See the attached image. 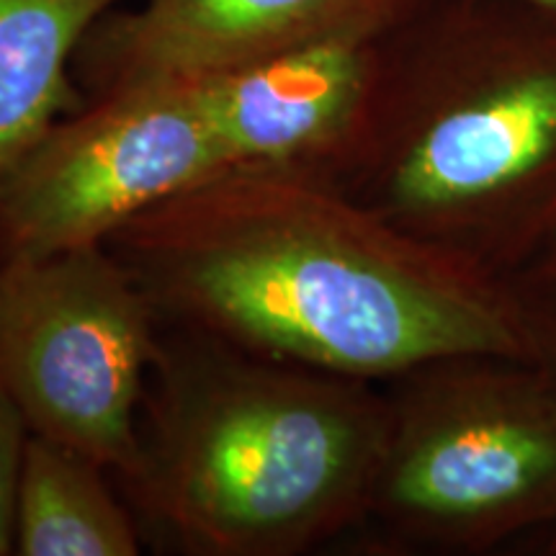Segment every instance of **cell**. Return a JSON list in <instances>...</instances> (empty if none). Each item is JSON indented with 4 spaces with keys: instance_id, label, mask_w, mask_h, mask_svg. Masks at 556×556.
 <instances>
[{
    "instance_id": "obj_7",
    "label": "cell",
    "mask_w": 556,
    "mask_h": 556,
    "mask_svg": "<svg viewBox=\"0 0 556 556\" xmlns=\"http://www.w3.org/2000/svg\"><path fill=\"white\" fill-rule=\"evenodd\" d=\"M554 142L556 73L546 70L430 111L387 157V201L417 217L448 212L533 168Z\"/></svg>"
},
{
    "instance_id": "obj_1",
    "label": "cell",
    "mask_w": 556,
    "mask_h": 556,
    "mask_svg": "<svg viewBox=\"0 0 556 556\" xmlns=\"http://www.w3.org/2000/svg\"><path fill=\"white\" fill-rule=\"evenodd\" d=\"M106 245L163 323L336 377L507 345L479 304L317 173L229 168L137 214Z\"/></svg>"
},
{
    "instance_id": "obj_10",
    "label": "cell",
    "mask_w": 556,
    "mask_h": 556,
    "mask_svg": "<svg viewBox=\"0 0 556 556\" xmlns=\"http://www.w3.org/2000/svg\"><path fill=\"white\" fill-rule=\"evenodd\" d=\"M106 467L80 451L29 435L13 518L18 556H137L139 526L106 479Z\"/></svg>"
},
{
    "instance_id": "obj_8",
    "label": "cell",
    "mask_w": 556,
    "mask_h": 556,
    "mask_svg": "<svg viewBox=\"0 0 556 556\" xmlns=\"http://www.w3.org/2000/svg\"><path fill=\"white\" fill-rule=\"evenodd\" d=\"M379 467L381 495L400 513L464 520L531 490L556 467V446L507 420L438 415L409 430Z\"/></svg>"
},
{
    "instance_id": "obj_9",
    "label": "cell",
    "mask_w": 556,
    "mask_h": 556,
    "mask_svg": "<svg viewBox=\"0 0 556 556\" xmlns=\"http://www.w3.org/2000/svg\"><path fill=\"white\" fill-rule=\"evenodd\" d=\"M124 0H0V186L34 144L86 106L70 65Z\"/></svg>"
},
{
    "instance_id": "obj_5",
    "label": "cell",
    "mask_w": 556,
    "mask_h": 556,
    "mask_svg": "<svg viewBox=\"0 0 556 556\" xmlns=\"http://www.w3.org/2000/svg\"><path fill=\"white\" fill-rule=\"evenodd\" d=\"M394 0H142L103 16L80 45L96 96L199 80L323 39H366Z\"/></svg>"
},
{
    "instance_id": "obj_11",
    "label": "cell",
    "mask_w": 556,
    "mask_h": 556,
    "mask_svg": "<svg viewBox=\"0 0 556 556\" xmlns=\"http://www.w3.org/2000/svg\"><path fill=\"white\" fill-rule=\"evenodd\" d=\"M31 430L9 389L0 384V556L13 554V518L24 448Z\"/></svg>"
},
{
    "instance_id": "obj_12",
    "label": "cell",
    "mask_w": 556,
    "mask_h": 556,
    "mask_svg": "<svg viewBox=\"0 0 556 556\" xmlns=\"http://www.w3.org/2000/svg\"><path fill=\"white\" fill-rule=\"evenodd\" d=\"M526 3H536V5H546V9H556V0H526Z\"/></svg>"
},
{
    "instance_id": "obj_4",
    "label": "cell",
    "mask_w": 556,
    "mask_h": 556,
    "mask_svg": "<svg viewBox=\"0 0 556 556\" xmlns=\"http://www.w3.org/2000/svg\"><path fill=\"white\" fill-rule=\"evenodd\" d=\"M229 168L191 80L96 96L0 186V263L106 245L137 214Z\"/></svg>"
},
{
    "instance_id": "obj_3",
    "label": "cell",
    "mask_w": 556,
    "mask_h": 556,
    "mask_svg": "<svg viewBox=\"0 0 556 556\" xmlns=\"http://www.w3.org/2000/svg\"><path fill=\"white\" fill-rule=\"evenodd\" d=\"M155 304L109 245L0 263V384L34 435L122 479L163 340Z\"/></svg>"
},
{
    "instance_id": "obj_6",
    "label": "cell",
    "mask_w": 556,
    "mask_h": 556,
    "mask_svg": "<svg viewBox=\"0 0 556 556\" xmlns=\"http://www.w3.org/2000/svg\"><path fill=\"white\" fill-rule=\"evenodd\" d=\"M366 39L338 37L191 80L232 168L319 173L364 106Z\"/></svg>"
},
{
    "instance_id": "obj_2",
    "label": "cell",
    "mask_w": 556,
    "mask_h": 556,
    "mask_svg": "<svg viewBox=\"0 0 556 556\" xmlns=\"http://www.w3.org/2000/svg\"><path fill=\"white\" fill-rule=\"evenodd\" d=\"M122 482L193 556H289L328 533L381 464L379 422L328 371L180 330L163 340Z\"/></svg>"
}]
</instances>
